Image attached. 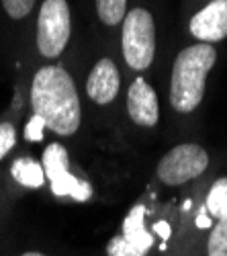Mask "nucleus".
<instances>
[{
	"label": "nucleus",
	"instance_id": "1",
	"mask_svg": "<svg viewBox=\"0 0 227 256\" xmlns=\"http://www.w3.org/2000/svg\"><path fill=\"white\" fill-rule=\"evenodd\" d=\"M35 115L57 136H72L80 127V100L72 76L59 66L41 68L31 86Z\"/></svg>",
	"mask_w": 227,
	"mask_h": 256
},
{
	"label": "nucleus",
	"instance_id": "2",
	"mask_svg": "<svg viewBox=\"0 0 227 256\" xmlns=\"http://www.w3.org/2000/svg\"><path fill=\"white\" fill-rule=\"evenodd\" d=\"M217 52L211 44H199L182 50L174 62L170 80V104L174 111L191 113L205 96L207 74L215 66Z\"/></svg>",
	"mask_w": 227,
	"mask_h": 256
},
{
	"label": "nucleus",
	"instance_id": "3",
	"mask_svg": "<svg viewBox=\"0 0 227 256\" xmlns=\"http://www.w3.org/2000/svg\"><path fill=\"white\" fill-rule=\"evenodd\" d=\"M156 54V27L146 8H133L123 23V56L133 70H146Z\"/></svg>",
	"mask_w": 227,
	"mask_h": 256
},
{
	"label": "nucleus",
	"instance_id": "4",
	"mask_svg": "<svg viewBox=\"0 0 227 256\" xmlns=\"http://www.w3.org/2000/svg\"><path fill=\"white\" fill-rule=\"evenodd\" d=\"M70 39V6L66 0H45L37 20V48L41 56L57 58Z\"/></svg>",
	"mask_w": 227,
	"mask_h": 256
},
{
	"label": "nucleus",
	"instance_id": "5",
	"mask_svg": "<svg viewBox=\"0 0 227 256\" xmlns=\"http://www.w3.org/2000/svg\"><path fill=\"white\" fill-rule=\"evenodd\" d=\"M209 166V154L197 144H180L164 156L158 164V178L164 184L178 186L199 174Z\"/></svg>",
	"mask_w": 227,
	"mask_h": 256
},
{
	"label": "nucleus",
	"instance_id": "6",
	"mask_svg": "<svg viewBox=\"0 0 227 256\" xmlns=\"http://www.w3.org/2000/svg\"><path fill=\"white\" fill-rule=\"evenodd\" d=\"M43 170L45 176H49L51 190L61 197L70 195L72 199L84 203L92 197V188L88 182L78 180L68 170V152L61 144H49L43 152Z\"/></svg>",
	"mask_w": 227,
	"mask_h": 256
},
{
	"label": "nucleus",
	"instance_id": "7",
	"mask_svg": "<svg viewBox=\"0 0 227 256\" xmlns=\"http://www.w3.org/2000/svg\"><path fill=\"white\" fill-rule=\"evenodd\" d=\"M146 207L137 205L123 222V234L107 244V256H146L154 244L152 234L143 228Z\"/></svg>",
	"mask_w": 227,
	"mask_h": 256
},
{
	"label": "nucleus",
	"instance_id": "8",
	"mask_svg": "<svg viewBox=\"0 0 227 256\" xmlns=\"http://www.w3.org/2000/svg\"><path fill=\"white\" fill-rule=\"evenodd\" d=\"M191 33L201 44H217L227 37V0H213L191 20Z\"/></svg>",
	"mask_w": 227,
	"mask_h": 256
},
{
	"label": "nucleus",
	"instance_id": "9",
	"mask_svg": "<svg viewBox=\"0 0 227 256\" xmlns=\"http://www.w3.org/2000/svg\"><path fill=\"white\" fill-rule=\"evenodd\" d=\"M127 111L133 123L141 127H154L160 119L158 94L146 82V78H135L127 92Z\"/></svg>",
	"mask_w": 227,
	"mask_h": 256
},
{
	"label": "nucleus",
	"instance_id": "10",
	"mask_svg": "<svg viewBox=\"0 0 227 256\" xmlns=\"http://www.w3.org/2000/svg\"><path fill=\"white\" fill-rule=\"evenodd\" d=\"M88 96L98 104H109L119 92V70L115 62L109 58H102L92 68L88 82H86Z\"/></svg>",
	"mask_w": 227,
	"mask_h": 256
},
{
	"label": "nucleus",
	"instance_id": "11",
	"mask_svg": "<svg viewBox=\"0 0 227 256\" xmlns=\"http://www.w3.org/2000/svg\"><path fill=\"white\" fill-rule=\"evenodd\" d=\"M12 176L16 182H20L27 188H39L45 182V170L39 162L31 158H18L12 164Z\"/></svg>",
	"mask_w": 227,
	"mask_h": 256
},
{
	"label": "nucleus",
	"instance_id": "12",
	"mask_svg": "<svg viewBox=\"0 0 227 256\" xmlns=\"http://www.w3.org/2000/svg\"><path fill=\"white\" fill-rule=\"evenodd\" d=\"M205 209H207V213L215 220L227 218V176H221L213 182L209 195H207Z\"/></svg>",
	"mask_w": 227,
	"mask_h": 256
},
{
	"label": "nucleus",
	"instance_id": "13",
	"mask_svg": "<svg viewBox=\"0 0 227 256\" xmlns=\"http://www.w3.org/2000/svg\"><path fill=\"white\" fill-rule=\"evenodd\" d=\"M96 8L102 23L115 27L127 14V0H96Z\"/></svg>",
	"mask_w": 227,
	"mask_h": 256
},
{
	"label": "nucleus",
	"instance_id": "14",
	"mask_svg": "<svg viewBox=\"0 0 227 256\" xmlns=\"http://www.w3.org/2000/svg\"><path fill=\"white\" fill-rule=\"evenodd\" d=\"M209 256H227V218L217 220L209 236Z\"/></svg>",
	"mask_w": 227,
	"mask_h": 256
},
{
	"label": "nucleus",
	"instance_id": "15",
	"mask_svg": "<svg viewBox=\"0 0 227 256\" xmlns=\"http://www.w3.org/2000/svg\"><path fill=\"white\" fill-rule=\"evenodd\" d=\"M4 10L8 12V16L12 18H23L33 10L35 0H2Z\"/></svg>",
	"mask_w": 227,
	"mask_h": 256
},
{
	"label": "nucleus",
	"instance_id": "16",
	"mask_svg": "<svg viewBox=\"0 0 227 256\" xmlns=\"http://www.w3.org/2000/svg\"><path fill=\"white\" fill-rule=\"evenodd\" d=\"M16 144V132L10 123H0V160H2Z\"/></svg>",
	"mask_w": 227,
	"mask_h": 256
},
{
	"label": "nucleus",
	"instance_id": "17",
	"mask_svg": "<svg viewBox=\"0 0 227 256\" xmlns=\"http://www.w3.org/2000/svg\"><path fill=\"white\" fill-rule=\"evenodd\" d=\"M43 130H45V121L39 115H33L25 127V140L27 142H41L43 140Z\"/></svg>",
	"mask_w": 227,
	"mask_h": 256
},
{
	"label": "nucleus",
	"instance_id": "18",
	"mask_svg": "<svg viewBox=\"0 0 227 256\" xmlns=\"http://www.w3.org/2000/svg\"><path fill=\"white\" fill-rule=\"evenodd\" d=\"M209 226H213V222H211V216L207 213V209H205V211H201L199 216H197V228L205 230V228H209Z\"/></svg>",
	"mask_w": 227,
	"mask_h": 256
},
{
	"label": "nucleus",
	"instance_id": "19",
	"mask_svg": "<svg viewBox=\"0 0 227 256\" xmlns=\"http://www.w3.org/2000/svg\"><path fill=\"white\" fill-rule=\"evenodd\" d=\"M154 230L162 236V240H168V238H170V224H166V222H158V224L154 226Z\"/></svg>",
	"mask_w": 227,
	"mask_h": 256
},
{
	"label": "nucleus",
	"instance_id": "20",
	"mask_svg": "<svg viewBox=\"0 0 227 256\" xmlns=\"http://www.w3.org/2000/svg\"><path fill=\"white\" fill-rule=\"evenodd\" d=\"M20 256H45V254H41V252H25V254H20Z\"/></svg>",
	"mask_w": 227,
	"mask_h": 256
}]
</instances>
